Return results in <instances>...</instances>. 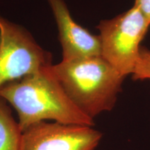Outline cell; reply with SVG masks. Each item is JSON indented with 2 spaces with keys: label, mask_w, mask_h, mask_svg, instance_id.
<instances>
[{
  "label": "cell",
  "mask_w": 150,
  "mask_h": 150,
  "mask_svg": "<svg viewBox=\"0 0 150 150\" xmlns=\"http://www.w3.org/2000/svg\"><path fill=\"white\" fill-rule=\"evenodd\" d=\"M134 80L150 79V50L140 47L139 56L132 74Z\"/></svg>",
  "instance_id": "ba28073f"
},
{
  "label": "cell",
  "mask_w": 150,
  "mask_h": 150,
  "mask_svg": "<svg viewBox=\"0 0 150 150\" xmlns=\"http://www.w3.org/2000/svg\"><path fill=\"white\" fill-rule=\"evenodd\" d=\"M102 138L93 127L43 121L22 131V150H95Z\"/></svg>",
  "instance_id": "5b68a950"
},
{
  "label": "cell",
  "mask_w": 150,
  "mask_h": 150,
  "mask_svg": "<svg viewBox=\"0 0 150 150\" xmlns=\"http://www.w3.org/2000/svg\"><path fill=\"white\" fill-rule=\"evenodd\" d=\"M134 6L142 13L150 23V0H135Z\"/></svg>",
  "instance_id": "9c48e42d"
},
{
  "label": "cell",
  "mask_w": 150,
  "mask_h": 150,
  "mask_svg": "<svg viewBox=\"0 0 150 150\" xmlns=\"http://www.w3.org/2000/svg\"><path fill=\"white\" fill-rule=\"evenodd\" d=\"M51 70L72 102L93 120L114 108L125 79L102 56L61 61Z\"/></svg>",
  "instance_id": "7a4b0ae2"
},
{
  "label": "cell",
  "mask_w": 150,
  "mask_h": 150,
  "mask_svg": "<svg viewBox=\"0 0 150 150\" xmlns=\"http://www.w3.org/2000/svg\"><path fill=\"white\" fill-rule=\"evenodd\" d=\"M52 65V54L25 28L0 16V88Z\"/></svg>",
  "instance_id": "277c9868"
},
{
  "label": "cell",
  "mask_w": 150,
  "mask_h": 150,
  "mask_svg": "<svg viewBox=\"0 0 150 150\" xmlns=\"http://www.w3.org/2000/svg\"><path fill=\"white\" fill-rule=\"evenodd\" d=\"M150 23L136 6L110 20H102L99 31L102 56L124 76L132 74Z\"/></svg>",
  "instance_id": "3957f363"
},
{
  "label": "cell",
  "mask_w": 150,
  "mask_h": 150,
  "mask_svg": "<svg viewBox=\"0 0 150 150\" xmlns=\"http://www.w3.org/2000/svg\"><path fill=\"white\" fill-rule=\"evenodd\" d=\"M55 18L62 47V61L102 56L99 35L92 34L74 21L64 0H47Z\"/></svg>",
  "instance_id": "8992f818"
},
{
  "label": "cell",
  "mask_w": 150,
  "mask_h": 150,
  "mask_svg": "<svg viewBox=\"0 0 150 150\" xmlns=\"http://www.w3.org/2000/svg\"><path fill=\"white\" fill-rule=\"evenodd\" d=\"M51 66L0 88V97L16 110L21 130L47 120L94 127V120L69 98L52 73Z\"/></svg>",
  "instance_id": "6da1fadb"
},
{
  "label": "cell",
  "mask_w": 150,
  "mask_h": 150,
  "mask_svg": "<svg viewBox=\"0 0 150 150\" xmlns=\"http://www.w3.org/2000/svg\"><path fill=\"white\" fill-rule=\"evenodd\" d=\"M0 150H22V131L8 103L0 97Z\"/></svg>",
  "instance_id": "52a82bcc"
}]
</instances>
